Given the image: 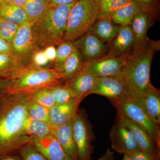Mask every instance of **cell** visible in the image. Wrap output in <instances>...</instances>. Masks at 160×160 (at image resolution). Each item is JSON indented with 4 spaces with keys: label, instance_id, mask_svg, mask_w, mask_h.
<instances>
[{
    "label": "cell",
    "instance_id": "obj_4",
    "mask_svg": "<svg viewBox=\"0 0 160 160\" xmlns=\"http://www.w3.org/2000/svg\"><path fill=\"white\" fill-rule=\"evenodd\" d=\"M63 76L59 69L26 66L14 78L10 79L6 93L30 94L38 89L62 84Z\"/></svg>",
    "mask_w": 160,
    "mask_h": 160
},
{
    "label": "cell",
    "instance_id": "obj_23",
    "mask_svg": "<svg viewBox=\"0 0 160 160\" xmlns=\"http://www.w3.org/2000/svg\"><path fill=\"white\" fill-rule=\"evenodd\" d=\"M143 10L135 0H130L117 10L111 17L112 21L121 26L130 25L135 16Z\"/></svg>",
    "mask_w": 160,
    "mask_h": 160
},
{
    "label": "cell",
    "instance_id": "obj_41",
    "mask_svg": "<svg viewBox=\"0 0 160 160\" xmlns=\"http://www.w3.org/2000/svg\"><path fill=\"white\" fill-rule=\"evenodd\" d=\"M12 52L11 45L0 37V53Z\"/></svg>",
    "mask_w": 160,
    "mask_h": 160
},
{
    "label": "cell",
    "instance_id": "obj_38",
    "mask_svg": "<svg viewBox=\"0 0 160 160\" xmlns=\"http://www.w3.org/2000/svg\"><path fill=\"white\" fill-rule=\"evenodd\" d=\"M49 62H54L57 58V49L54 46H49L43 50Z\"/></svg>",
    "mask_w": 160,
    "mask_h": 160
},
{
    "label": "cell",
    "instance_id": "obj_33",
    "mask_svg": "<svg viewBox=\"0 0 160 160\" xmlns=\"http://www.w3.org/2000/svg\"><path fill=\"white\" fill-rule=\"evenodd\" d=\"M20 25L10 22L0 18V37L11 45Z\"/></svg>",
    "mask_w": 160,
    "mask_h": 160
},
{
    "label": "cell",
    "instance_id": "obj_18",
    "mask_svg": "<svg viewBox=\"0 0 160 160\" xmlns=\"http://www.w3.org/2000/svg\"><path fill=\"white\" fill-rule=\"evenodd\" d=\"M151 22V15L144 10L139 12L132 19L130 26L134 37V49L142 45L147 38L146 32Z\"/></svg>",
    "mask_w": 160,
    "mask_h": 160
},
{
    "label": "cell",
    "instance_id": "obj_3",
    "mask_svg": "<svg viewBox=\"0 0 160 160\" xmlns=\"http://www.w3.org/2000/svg\"><path fill=\"white\" fill-rule=\"evenodd\" d=\"M75 3L50 6L42 19L33 23V36L40 50L63 42L69 13Z\"/></svg>",
    "mask_w": 160,
    "mask_h": 160
},
{
    "label": "cell",
    "instance_id": "obj_27",
    "mask_svg": "<svg viewBox=\"0 0 160 160\" xmlns=\"http://www.w3.org/2000/svg\"><path fill=\"white\" fill-rule=\"evenodd\" d=\"M49 7V0H27L23 8L29 21L34 22L42 19Z\"/></svg>",
    "mask_w": 160,
    "mask_h": 160
},
{
    "label": "cell",
    "instance_id": "obj_11",
    "mask_svg": "<svg viewBox=\"0 0 160 160\" xmlns=\"http://www.w3.org/2000/svg\"><path fill=\"white\" fill-rule=\"evenodd\" d=\"M112 148L120 154H129L140 150L134 136L126 126L117 120L109 133Z\"/></svg>",
    "mask_w": 160,
    "mask_h": 160
},
{
    "label": "cell",
    "instance_id": "obj_28",
    "mask_svg": "<svg viewBox=\"0 0 160 160\" xmlns=\"http://www.w3.org/2000/svg\"><path fill=\"white\" fill-rule=\"evenodd\" d=\"M50 87L54 94L56 104L68 103L79 98L70 87L65 84L55 85Z\"/></svg>",
    "mask_w": 160,
    "mask_h": 160
},
{
    "label": "cell",
    "instance_id": "obj_20",
    "mask_svg": "<svg viewBox=\"0 0 160 160\" xmlns=\"http://www.w3.org/2000/svg\"><path fill=\"white\" fill-rule=\"evenodd\" d=\"M141 106L152 121L157 125L160 124V93L158 89L150 85Z\"/></svg>",
    "mask_w": 160,
    "mask_h": 160
},
{
    "label": "cell",
    "instance_id": "obj_36",
    "mask_svg": "<svg viewBox=\"0 0 160 160\" xmlns=\"http://www.w3.org/2000/svg\"><path fill=\"white\" fill-rule=\"evenodd\" d=\"M132 160H160V158H153L141 151L137 150L129 153Z\"/></svg>",
    "mask_w": 160,
    "mask_h": 160
},
{
    "label": "cell",
    "instance_id": "obj_37",
    "mask_svg": "<svg viewBox=\"0 0 160 160\" xmlns=\"http://www.w3.org/2000/svg\"><path fill=\"white\" fill-rule=\"evenodd\" d=\"M139 4L143 10L149 12L151 15L153 11L155 4V0H135Z\"/></svg>",
    "mask_w": 160,
    "mask_h": 160
},
{
    "label": "cell",
    "instance_id": "obj_17",
    "mask_svg": "<svg viewBox=\"0 0 160 160\" xmlns=\"http://www.w3.org/2000/svg\"><path fill=\"white\" fill-rule=\"evenodd\" d=\"M73 119L60 126L52 127V134L73 160H79L72 134Z\"/></svg>",
    "mask_w": 160,
    "mask_h": 160
},
{
    "label": "cell",
    "instance_id": "obj_19",
    "mask_svg": "<svg viewBox=\"0 0 160 160\" xmlns=\"http://www.w3.org/2000/svg\"><path fill=\"white\" fill-rule=\"evenodd\" d=\"M97 77L80 71L65 83L79 98H85L94 86Z\"/></svg>",
    "mask_w": 160,
    "mask_h": 160
},
{
    "label": "cell",
    "instance_id": "obj_24",
    "mask_svg": "<svg viewBox=\"0 0 160 160\" xmlns=\"http://www.w3.org/2000/svg\"><path fill=\"white\" fill-rule=\"evenodd\" d=\"M83 62L78 50L75 48L69 56L59 68L66 82L79 72L82 68Z\"/></svg>",
    "mask_w": 160,
    "mask_h": 160
},
{
    "label": "cell",
    "instance_id": "obj_12",
    "mask_svg": "<svg viewBox=\"0 0 160 160\" xmlns=\"http://www.w3.org/2000/svg\"><path fill=\"white\" fill-rule=\"evenodd\" d=\"M131 132L140 150L153 158H160V146L145 129L128 118L117 114V120Z\"/></svg>",
    "mask_w": 160,
    "mask_h": 160
},
{
    "label": "cell",
    "instance_id": "obj_34",
    "mask_svg": "<svg viewBox=\"0 0 160 160\" xmlns=\"http://www.w3.org/2000/svg\"><path fill=\"white\" fill-rule=\"evenodd\" d=\"M19 152L22 160H47L41 152L30 144L23 146Z\"/></svg>",
    "mask_w": 160,
    "mask_h": 160
},
{
    "label": "cell",
    "instance_id": "obj_46",
    "mask_svg": "<svg viewBox=\"0 0 160 160\" xmlns=\"http://www.w3.org/2000/svg\"><path fill=\"white\" fill-rule=\"evenodd\" d=\"M12 0H2V2L8 4H11L12 3Z\"/></svg>",
    "mask_w": 160,
    "mask_h": 160
},
{
    "label": "cell",
    "instance_id": "obj_26",
    "mask_svg": "<svg viewBox=\"0 0 160 160\" xmlns=\"http://www.w3.org/2000/svg\"><path fill=\"white\" fill-rule=\"evenodd\" d=\"M0 18L18 25L29 21L26 12L22 7L11 4L0 3Z\"/></svg>",
    "mask_w": 160,
    "mask_h": 160
},
{
    "label": "cell",
    "instance_id": "obj_1",
    "mask_svg": "<svg viewBox=\"0 0 160 160\" xmlns=\"http://www.w3.org/2000/svg\"><path fill=\"white\" fill-rule=\"evenodd\" d=\"M29 99V94L6 93L0 101V158L29 143L23 130Z\"/></svg>",
    "mask_w": 160,
    "mask_h": 160
},
{
    "label": "cell",
    "instance_id": "obj_32",
    "mask_svg": "<svg viewBox=\"0 0 160 160\" xmlns=\"http://www.w3.org/2000/svg\"><path fill=\"white\" fill-rule=\"evenodd\" d=\"M58 46L54 67L56 69H59L62 66L65 60L75 48L73 42L68 41H63Z\"/></svg>",
    "mask_w": 160,
    "mask_h": 160
},
{
    "label": "cell",
    "instance_id": "obj_39",
    "mask_svg": "<svg viewBox=\"0 0 160 160\" xmlns=\"http://www.w3.org/2000/svg\"><path fill=\"white\" fill-rule=\"evenodd\" d=\"M10 79L0 77V101L6 93V88Z\"/></svg>",
    "mask_w": 160,
    "mask_h": 160
},
{
    "label": "cell",
    "instance_id": "obj_5",
    "mask_svg": "<svg viewBox=\"0 0 160 160\" xmlns=\"http://www.w3.org/2000/svg\"><path fill=\"white\" fill-rule=\"evenodd\" d=\"M99 8L92 0H78L69 13L63 41L73 42L89 31L98 20Z\"/></svg>",
    "mask_w": 160,
    "mask_h": 160
},
{
    "label": "cell",
    "instance_id": "obj_10",
    "mask_svg": "<svg viewBox=\"0 0 160 160\" xmlns=\"http://www.w3.org/2000/svg\"><path fill=\"white\" fill-rule=\"evenodd\" d=\"M90 94L106 97L114 105L122 101L132 100L123 83L115 77L98 78L89 91Z\"/></svg>",
    "mask_w": 160,
    "mask_h": 160
},
{
    "label": "cell",
    "instance_id": "obj_9",
    "mask_svg": "<svg viewBox=\"0 0 160 160\" xmlns=\"http://www.w3.org/2000/svg\"><path fill=\"white\" fill-rule=\"evenodd\" d=\"M125 56H104L83 64L81 71L97 78L115 77L125 65Z\"/></svg>",
    "mask_w": 160,
    "mask_h": 160
},
{
    "label": "cell",
    "instance_id": "obj_44",
    "mask_svg": "<svg viewBox=\"0 0 160 160\" xmlns=\"http://www.w3.org/2000/svg\"><path fill=\"white\" fill-rule=\"evenodd\" d=\"M0 160H22V159L18 158L13 156L12 155H11L7 156L4 157L0 158Z\"/></svg>",
    "mask_w": 160,
    "mask_h": 160
},
{
    "label": "cell",
    "instance_id": "obj_6",
    "mask_svg": "<svg viewBox=\"0 0 160 160\" xmlns=\"http://www.w3.org/2000/svg\"><path fill=\"white\" fill-rule=\"evenodd\" d=\"M72 134L79 160H92L93 152L91 124L84 110H78L72 122Z\"/></svg>",
    "mask_w": 160,
    "mask_h": 160
},
{
    "label": "cell",
    "instance_id": "obj_16",
    "mask_svg": "<svg viewBox=\"0 0 160 160\" xmlns=\"http://www.w3.org/2000/svg\"><path fill=\"white\" fill-rule=\"evenodd\" d=\"M111 42L108 55L125 56L131 53L134 49L135 40L130 25L121 26L118 33Z\"/></svg>",
    "mask_w": 160,
    "mask_h": 160
},
{
    "label": "cell",
    "instance_id": "obj_8",
    "mask_svg": "<svg viewBox=\"0 0 160 160\" xmlns=\"http://www.w3.org/2000/svg\"><path fill=\"white\" fill-rule=\"evenodd\" d=\"M33 23L28 21L21 24L11 43L12 52L25 66L31 63L32 55L40 50L33 36Z\"/></svg>",
    "mask_w": 160,
    "mask_h": 160
},
{
    "label": "cell",
    "instance_id": "obj_22",
    "mask_svg": "<svg viewBox=\"0 0 160 160\" xmlns=\"http://www.w3.org/2000/svg\"><path fill=\"white\" fill-rule=\"evenodd\" d=\"M121 26L114 25L111 18L98 19L90 30L101 41L111 42L118 33Z\"/></svg>",
    "mask_w": 160,
    "mask_h": 160
},
{
    "label": "cell",
    "instance_id": "obj_15",
    "mask_svg": "<svg viewBox=\"0 0 160 160\" xmlns=\"http://www.w3.org/2000/svg\"><path fill=\"white\" fill-rule=\"evenodd\" d=\"M84 98H78L69 102L55 104L49 109V124L55 127L68 122L77 114L79 106Z\"/></svg>",
    "mask_w": 160,
    "mask_h": 160
},
{
    "label": "cell",
    "instance_id": "obj_2",
    "mask_svg": "<svg viewBox=\"0 0 160 160\" xmlns=\"http://www.w3.org/2000/svg\"><path fill=\"white\" fill-rule=\"evenodd\" d=\"M159 47L158 42L146 38L142 45L126 56L125 65L115 77L123 83L131 99L141 106L151 85L152 60Z\"/></svg>",
    "mask_w": 160,
    "mask_h": 160
},
{
    "label": "cell",
    "instance_id": "obj_14",
    "mask_svg": "<svg viewBox=\"0 0 160 160\" xmlns=\"http://www.w3.org/2000/svg\"><path fill=\"white\" fill-rule=\"evenodd\" d=\"M47 160H73L52 134L43 137H29V143Z\"/></svg>",
    "mask_w": 160,
    "mask_h": 160
},
{
    "label": "cell",
    "instance_id": "obj_21",
    "mask_svg": "<svg viewBox=\"0 0 160 160\" xmlns=\"http://www.w3.org/2000/svg\"><path fill=\"white\" fill-rule=\"evenodd\" d=\"M26 66L12 52L0 53V77L13 78Z\"/></svg>",
    "mask_w": 160,
    "mask_h": 160
},
{
    "label": "cell",
    "instance_id": "obj_45",
    "mask_svg": "<svg viewBox=\"0 0 160 160\" xmlns=\"http://www.w3.org/2000/svg\"><path fill=\"white\" fill-rule=\"evenodd\" d=\"M122 160H132L129 154H124Z\"/></svg>",
    "mask_w": 160,
    "mask_h": 160
},
{
    "label": "cell",
    "instance_id": "obj_43",
    "mask_svg": "<svg viewBox=\"0 0 160 160\" xmlns=\"http://www.w3.org/2000/svg\"><path fill=\"white\" fill-rule=\"evenodd\" d=\"M27 0H12V4L18 7L23 8Z\"/></svg>",
    "mask_w": 160,
    "mask_h": 160
},
{
    "label": "cell",
    "instance_id": "obj_47",
    "mask_svg": "<svg viewBox=\"0 0 160 160\" xmlns=\"http://www.w3.org/2000/svg\"><path fill=\"white\" fill-rule=\"evenodd\" d=\"M92 1H93V2H95L98 3V4H99L101 2H102V0H92Z\"/></svg>",
    "mask_w": 160,
    "mask_h": 160
},
{
    "label": "cell",
    "instance_id": "obj_40",
    "mask_svg": "<svg viewBox=\"0 0 160 160\" xmlns=\"http://www.w3.org/2000/svg\"><path fill=\"white\" fill-rule=\"evenodd\" d=\"M78 0H49L50 6H60V5H69L75 3Z\"/></svg>",
    "mask_w": 160,
    "mask_h": 160
},
{
    "label": "cell",
    "instance_id": "obj_7",
    "mask_svg": "<svg viewBox=\"0 0 160 160\" xmlns=\"http://www.w3.org/2000/svg\"><path fill=\"white\" fill-rule=\"evenodd\" d=\"M118 114L128 118L147 131L160 146L159 126L152 121L143 107L137 102L129 99L114 105Z\"/></svg>",
    "mask_w": 160,
    "mask_h": 160
},
{
    "label": "cell",
    "instance_id": "obj_29",
    "mask_svg": "<svg viewBox=\"0 0 160 160\" xmlns=\"http://www.w3.org/2000/svg\"><path fill=\"white\" fill-rule=\"evenodd\" d=\"M130 0H102L99 6L98 19L111 18L117 10Z\"/></svg>",
    "mask_w": 160,
    "mask_h": 160
},
{
    "label": "cell",
    "instance_id": "obj_13",
    "mask_svg": "<svg viewBox=\"0 0 160 160\" xmlns=\"http://www.w3.org/2000/svg\"><path fill=\"white\" fill-rule=\"evenodd\" d=\"M73 43L80 52L83 64L102 56L108 47L90 29Z\"/></svg>",
    "mask_w": 160,
    "mask_h": 160
},
{
    "label": "cell",
    "instance_id": "obj_35",
    "mask_svg": "<svg viewBox=\"0 0 160 160\" xmlns=\"http://www.w3.org/2000/svg\"><path fill=\"white\" fill-rule=\"evenodd\" d=\"M49 62L43 50H38L35 52L32 55L30 64L38 67H44Z\"/></svg>",
    "mask_w": 160,
    "mask_h": 160
},
{
    "label": "cell",
    "instance_id": "obj_42",
    "mask_svg": "<svg viewBox=\"0 0 160 160\" xmlns=\"http://www.w3.org/2000/svg\"><path fill=\"white\" fill-rule=\"evenodd\" d=\"M114 153L110 149H108L106 152L97 160H114Z\"/></svg>",
    "mask_w": 160,
    "mask_h": 160
},
{
    "label": "cell",
    "instance_id": "obj_30",
    "mask_svg": "<svg viewBox=\"0 0 160 160\" xmlns=\"http://www.w3.org/2000/svg\"><path fill=\"white\" fill-rule=\"evenodd\" d=\"M29 95L32 99L48 109H50L56 104L54 94L50 87L38 89Z\"/></svg>",
    "mask_w": 160,
    "mask_h": 160
},
{
    "label": "cell",
    "instance_id": "obj_48",
    "mask_svg": "<svg viewBox=\"0 0 160 160\" xmlns=\"http://www.w3.org/2000/svg\"><path fill=\"white\" fill-rule=\"evenodd\" d=\"M1 2H2V0H0V3H1Z\"/></svg>",
    "mask_w": 160,
    "mask_h": 160
},
{
    "label": "cell",
    "instance_id": "obj_25",
    "mask_svg": "<svg viewBox=\"0 0 160 160\" xmlns=\"http://www.w3.org/2000/svg\"><path fill=\"white\" fill-rule=\"evenodd\" d=\"M24 134L29 137H43L52 134V126L49 122L35 119L27 116L23 127Z\"/></svg>",
    "mask_w": 160,
    "mask_h": 160
},
{
    "label": "cell",
    "instance_id": "obj_31",
    "mask_svg": "<svg viewBox=\"0 0 160 160\" xmlns=\"http://www.w3.org/2000/svg\"><path fill=\"white\" fill-rule=\"evenodd\" d=\"M49 109L37 103L30 97L27 109V114L29 117L49 122Z\"/></svg>",
    "mask_w": 160,
    "mask_h": 160
}]
</instances>
